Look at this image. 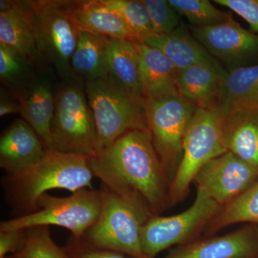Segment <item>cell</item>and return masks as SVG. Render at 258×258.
<instances>
[{"label": "cell", "instance_id": "cell-1", "mask_svg": "<svg viewBox=\"0 0 258 258\" xmlns=\"http://www.w3.org/2000/svg\"><path fill=\"white\" fill-rule=\"evenodd\" d=\"M95 177L113 192L138 198L154 215L169 208V183L149 129L132 131L90 157Z\"/></svg>", "mask_w": 258, "mask_h": 258}, {"label": "cell", "instance_id": "cell-2", "mask_svg": "<svg viewBox=\"0 0 258 258\" xmlns=\"http://www.w3.org/2000/svg\"><path fill=\"white\" fill-rule=\"evenodd\" d=\"M90 157L47 151L40 162L18 174H5L3 187L7 203L16 217L37 211L39 199L52 189L74 193L93 189Z\"/></svg>", "mask_w": 258, "mask_h": 258}, {"label": "cell", "instance_id": "cell-3", "mask_svg": "<svg viewBox=\"0 0 258 258\" xmlns=\"http://www.w3.org/2000/svg\"><path fill=\"white\" fill-rule=\"evenodd\" d=\"M99 190V217L83 240L95 247L130 257L147 258L142 247V229L154 214L138 198L121 196L102 184Z\"/></svg>", "mask_w": 258, "mask_h": 258}, {"label": "cell", "instance_id": "cell-4", "mask_svg": "<svg viewBox=\"0 0 258 258\" xmlns=\"http://www.w3.org/2000/svg\"><path fill=\"white\" fill-rule=\"evenodd\" d=\"M85 85L96 121V154L129 132L149 129L145 99L129 91L111 74Z\"/></svg>", "mask_w": 258, "mask_h": 258}, {"label": "cell", "instance_id": "cell-5", "mask_svg": "<svg viewBox=\"0 0 258 258\" xmlns=\"http://www.w3.org/2000/svg\"><path fill=\"white\" fill-rule=\"evenodd\" d=\"M224 122L225 116L220 108H197L185 131L182 158L169 186V207L187 196L190 185L205 164L227 152L224 142Z\"/></svg>", "mask_w": 258, "mask_h": 258}, {"label": "cell", "instance_id": "cell-6", "mask_svg": "<svg viewBox=\"0 0 258 258\" xmlns=\"http://www.w3.org/2000/svg\"><path fill=\"white\" fill-rule=\"evenodd\" d=\"M81 81L64 82L56 92L51 137L53 150L91 157L96 154V125Z\"/></svg>", "mask_w": 258, "mask_h": 258}, {"label": "cell", "instance_id": "cell-7", "mask_svg": "<svg viewBox=\"0 0 258 258\" xmlns=\"http://www.w3.org/2000/svg\"><path fill=\"white\" fill-rule=\"evenodd\" d=\"M37 206L36 212L2 222L0 231L54 225L67 229L75 237H83L99 217L101 193L100 190L82 189L66 198L44 194Z\"/></svg>", "mask_w": 258, "mask_h": 258}, {"label": "cell", "instance_id": "cell-8", "mask_svg": "<svg viewBox=\"0 0 258 258\" xmlns=\"http://www.w3.org/2000/svg\"><path fill=\"white\" fill-rule=\"evenodd\" d=\"M148 128L169 186L181 163L185 131L198 106L176 94L145 100Z\"/></svg>", "mask_w": 258, "mask_h": 258}, {"label": "cell", "instance_id": "cell-9", "mask_svg": "<svg viewBox=\"0 0 258 258\" xmlns=\"http://www.w3.org/2000/svg\"><path fill=\"white\" fill-rule=\"evenodd\" d=\"M35 13L37 45L42 63L64 82L81 80L71 67L80 30L64 13L59 0L29 1Z\"/></svg>", "mask_w": 258, "mask_h": 258}, {"label": "cell", "instance_id": "cell-10", "mask_svg": "<svg viewBox=\"0 0 258 258\" xmlns=\"http://www.w3.org/2000/svg\"><path fill=\"white\" fill-rule=\"evenodd\" d=\"M222 207L200 189L191 206L177 215L169 217L153 215L144 225L142 244L147 258L173 245H181L197 240Z\"/></svg>", "mask_w": 258, "mask_h": 258}, {"label": "cell", "instance_id": "cell-11", "mask_svg": "<svg viewBox=\"0 0 258 258\" xmlns=\"http://www.w3.org/2000/svg\"><path fill=\"white\" fill-rule=\"evenodd\" d=\"M258 179V168L231 152L214 158L198 171L193 182L224 207L242 195Z\"/></svg>", "mask_w": 258, "mask_h": 258}, {"label": "cell", "instance_id": "cell-12", "mask_svg": "<svg viewBox=\"0 0 258 258\" xmlns=\"http://www.w3.org/2000/svg\"><path fill=\"white\" fill-rule=\"evenodd\" d=\"M189 30L209 53L228 70L251 66L258 57V35L242 28L232 16L219 25L191 26Z\"/></svg>", "mask_w": 258, "mask_h": 258}, {"label": "cell", "instance_id": "cell-13", "mask_svg": "<svg viewBox=\"0 0 258 258\" xmlns=\"http://www.w3.org/2000/svg\"><path fill=\"white\" fill-rule=\"evenodd\" d=\"M55 70L44 67L30 84L12 93L20 105V114L40 137L47 151L53 150L51 124L55 112Z\"/></svg>", "mask_w": 258, "mask_h": 258}, {"label": "cell", "instance_id": "cell-14", "mask_svg": "<svg viewBox=\"0 0 258 258\" xmlns=\"http://www.w3.org/2000/svg\"><path fill=\"white\" fill-rule=\"evenodd\" d=\"M257 254V230L245 227L227 235L199 237L163 258H254Z\"/></svg>", "mask_w": 258, "mask_h": 258}, {"label": "cell", "instance_id": "cell-15", "mask_svg": "<svg viewBox=\"0 0 258 258\" xmlns=\"http://www.w3.org/2000/svg\"><path fill=\"white\" fill-rule=\"evenodd\" d=\"M46 153L40 137L23 118L15 120L2 134L0 167L8 175L30 169L40 162Z\"/></svg>", "mask_w": 258, "mask_h": 258}, {"label": "cell", "instance_id": "cell-16", "mask_svg": "<svg viewBox=\"0 0 258 258\" xmlns=\"http://www.w3.org/2000/svg\"><path fill=\"white\" fill-rule=\"evenodd\" d=\"M140 42L161 50L176 70L205 64L222 74L226 73L220 62L209 53L184 25L170 33L152 34Z\"/></svg>", "mask_w": 258, "mask_h": 258}, {"label": "cell", "instance_id": "cell-17", "mask_svg": "<svg viewBox=\"0 0 258 258\" xmlns=\"http://www.w3.org/2000/svg\"><path fill=\"white\" fill-rule=\"evenodd\" d=\"M59 3L80 30L135 42L124 22L101 0H59Z\"/></svg>", "mask_w": 258, "mask_h": 258}, {"label": "cell", "instance_id": "cell-18", "mask_svg": "<svg viewBox=\"0 0 258 258\" xmlns=\"http://www.w3.org/2000/svg\"><path fill=\"white\" fill-rule=\"evenodd\" d=\"M0 43L26 56L38 69L46 67L37 49L36 20L29 1H14L11 10L0 13Z\"/></svg>", "mask_w": 258, "mask_h": 258}, {"label": "cell", "instance_id": "cell-19", "mask_svg": "<svg viewBox=\"0 0 258 258\" xmlns=\"http://www.w3.org/2000/svg\"><path fill=\"white\" fill-rule=\"evenodd\" d=\"M138 51L140 77L145 100L178 93L176 71L172 62L159 49L141 42H134Z\"/></svg>", "mask_w": 258, "mask_h": 258}, {"label": "cell", "instance_id": "cell-20", "mask_svg": "<svg viewBox=\"0 0 258 258\" xmlns=\"http://www.w3.org/2000/svg\"><path fill=\"white\" fill-rule=\"evenodd\" d=\"M224 116L242 111H258V64L227 70L219 93Z\"/></svg>", "mask_w": 258, "mask_h": 258}, {"label": "cell", "instance_id": "cell-21", "mask_svg": "<svg viewBox=\"0 0 258 258\" xmlns=\"http://www.w3.org/2000/svg\"><path fill=\"white\" fill-rule=\"evenodd\" d=\"M225 74L205 64L177 70L176 81L178 93L195 103L198 108L217 109L219 93Z\"/></svg>", "mask_w": 258, "mask_h": 258}, {"label": "cell", "instance_id": "cell-22", "mask_svg": "<svg viewBox=\"0 0 258 258\" xmlns=\"http://www.w3.org/2000/svg\"><path fill=\"white\" fill-rule=\"evenodd\" d=\"M224 142L227 152L258 168V111L225 116Z\"/></svg>", "mask_w": 258, "mask_h": 258}, {"label": "cell", "instance_id": "cell-23", "mask_svg": "<svg viewBox=\"0 0 258 258\" xmlns=\"http://www.w3.org/2000/svg\"><path fill=\"white\" fill-rule=\"evenodd\" d=\"M110 37L80 30L79 41L71 57L74 74L87 81L106 77L109 74L107 50Z\"/></svg>", "mask_w": 258, "mask_h": 258}, {"label": "cell", "instance_id": "cell-24", "mask_svg": "<svg viewBox=\"0 0 258 258\" xmlns=\"http://www.w3.org/2000/svg\"><path fill=\"white\" fill-rule=\"evenodd\" d=\"M107 64L109 74L129 91L144 98L141 82L139 56L134 42L110 37L107 50Z\"/></svg>", "mask_w": 258, "mask_h": 258}, {"label": "cell", "instance_id": "cell-25", "mask_svg": "<svg viewBox=\"0 0 258 258\" xmlns=\"http://www.w3.org/2000/svg\"><path fill=\"white\" fill-rule=\"evenodd\" d=\"M252 222L258 224V179L228 205L222 207L205 228L206 236H212L228 226Z\"/></svg>", "mask_w": 258, "mask_h": 258}, {"label": "cell", "instance_id": "cell-26", "mask_svg": "<svg viewBox=\"0 0 258 258\" xmlns=\"http://www.w3.org/2000/svg\"><path fill=\"white\" fill-rule=\"evenodd\" d=\"M40 70L26 56L0 43V80L10 92H18L30 84Z\"/></svg>", "mask_w": 258, "mask_h": 258}, {"label": "cell", "instance_id": "cell-27", "mask_svg": "<svg viewBox=\"0 0 258 258\" xmlns=\"http://www.w3.org/2000/svg\"><path fill=\"white\" fill-rule=\"evenodd\" d=\"M124 22L135 38L140 42L144 37L154 34L147 8L142 1L134 0H101Z\"/></svg>", "mask_w": 258, "mask_h": 258}, {"label": "cell", "instance_id": "cell-28", "mask_svg": "<svg viewBox=\"0 0 258 258\" xmlns=\"http://www.w3.org/2000/svg\"><path fill=\"white\" fill-rule=\"evenodd\" d=\"M26 230L23 247L6 258H71L64 247L52 240L50 227L40 226Z\"/></svg>", "mask_w": 258, "mask_h": 258}, {"label": "cell", "instance_id": "cell-29", "mask_svg": "<svg viewBox=\"0 0 258 258\" xmlns=\"http://www.w3.org/2000/svg\"><path fill=\"white\" fill-rule=\"evenodd\" d=\"M169 4L187 19L191 26L209 27L225 23L232 13L217 9L208 0H168Z\"/></svg>", "mask_w": 258, "mask_h": 258}, {"label": "cell", "instance_id": "cell-30", "mask_svg": "<svg viewBox=\"0 0 258 258\" xmlns=\"http://www.w3.org/2000/svg\"><path fill=\"white\" fill-rule=\"evenodd\" d=\"M147 8L154 34H166L179 27V13L166 0H142Z\"/></svg>", "mask_w": 258, "mask_h": 258}, {"label": "cell", "instance_id": "cell-31", "mask_svg": "<svg viewBox=\"0 0 258 258\" xmlns=\"http://www.w3.org/2000/svg\"><path fill=\"white\" fill-rule=\"evenodd\" d=\"M71 258H132L120 252L95 247L82 237L71 235L64 246Z\"/></svg>", "mask_w": 258, "mask_h": 258}, {"label": "cell", "instance_id": "cell-32", "mask_svg": "<svg viewBox=\"0 0 258 258\" xmlns=\"http://www.w3.org/2000/svg\"><path fill=\"white\" fill-rule=\"evenodd\" d=\"M214 3L243 18L249 24L251 32L258 35V0H215Z\"/></svg>", "mask_w": 258, "mask_h": 258}, {"label": "cell", "instance_id": "cell-33", "mask_svg": "<svg viewBox=\"0 0 258 258\" xmlns=\"http://www.w3.org/2000/svg\"><path fill=\"white\" fill-rule=\"evenodd\" d=\"M27 230L0 231V258L18 252L26 238Z\"/></svg>", "mask_w": 258, "mask_h": 258}, {"label": "cell", "instance_id": "cell-34", "mask_svg": "<svg viewBox=\"0 0 258 258\" xmlns=\"http://www.w3.org/2000/svg\"><path fill=\"white\" fill-rule=\"evenodd\" d=\"M20 113V105L16 97L10 91L1 89V98H0V116Z\"/></svg>", "mask_w": 258, "mask_h": 258}, {"label": "cell", "instance_id": "cell-35", "mask_svg": "<svg viewBox=\"0 0 258 258\" xmlns=\"http://www.w3.org/2000/svg\"><path fill=\"white\" fill-rule=\"evenodd\" d=\"M14 5L13 0H1L0 1V13L9 11Z\"/></svg>", "mask_w": 258, "mask_h": 258}, {"label": "cell", "instance_id": "cell-36", "mask_svg": "<svg viewBox=\"0 0 258 258\" xmlns=\"http://www.w3.org/2000/svg\"><path fill=\"white\" fill-rule=\"evenodd\" d=\"M254 258H258V254L257 256H255V257H254Z\"/></svg>", "mask_w": 258, "mask_h": 258}]
</instances>
